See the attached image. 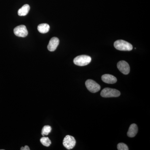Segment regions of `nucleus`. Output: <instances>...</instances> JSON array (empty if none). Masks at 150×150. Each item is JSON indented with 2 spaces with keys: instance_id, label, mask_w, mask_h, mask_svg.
I'll use <instances>...</instances> for the list:
<instances>
[{
  "instance_id": "obj_11",
  "label": "nucleus",
  "mask_w": 150,
  "mask_h": 150,
  "mask_svg": "<svg viewBox=\"0 0 150 150\" xmlns=\"http://www.w3.org/2000/svg\"><path fill=\"white\" fill-rule=\"evenodd\" d=\"M30 7L29 5L25 4L21 8L18 10V14L20 16H25L28 14L29 12Z\"/></svg>"
},
{
  "instance_id": "obj_10",
  "label": "nucleus",
  "mask_w": 150,
  "mask_h": 150,
  "mask_svg": "<svg viewBox=\"0 0 150 150\" xmlns=\"http://www.w3.org/2000/svg\"><path fill=\"white\" fill-rule=\"evenodd\" d=\"M138 131V126L137 124H131L129 127V131L127 133V136L130 138L135 137Z\"/></svg>"
},
{
  "instance_id": "obj_7",
  "label": "nucleus",
  "mask_w": 150,
  "mask_h": 150,
  "mask_svg": "<svg viewBox=\"0 0 150 150\" xmlns=\"http://www.w3.org/2000/svg\"><path fill=\"white\" fill-rule=\"evenodd\" d=\"M117 68L123 74L127 75L130 72V68L127 62L121 61L117 64Z\"/></svg>"
},
{
  "instance_id": "obj_3",
  "label": "nucleus",
  "mask_w": 150,
  "mask_h": 150,
  "mask_svg": "<svg viewBox=\"0 0 150 150\" xmlns=\"http://www.w3.org/2000/svg\"><path fill=\"white\" fill-rule=\"evenodd\" d=\"M120 91L115 89L106 88L103 89L100 93V95L103 97L111 98L117 97L120 96Z\"/></svg>"
},
{
  "instance_id": "obj_4",
  "label": "nucleus",
  "mask_w": 150,
  "mask_h": 150,
  "mask_svg": "<svg viewBox=\"0 0 150 150\" xmlns=\"http://www.w3.org/2000/svg\"><path fill=\"white\" fill-rule=\"evenodd\" d=\"M86 86L88 90L91 93H96L100 89V86L96 82L91 79L88 80L86 82Z\"/></svg>"
},
{
  "instance_id": "obj_6",
  "label": "nucleus",
  "mask_w": 150,
  "mask_h": 150,
  "mask_svg": "<svg viewBox=\"0 0 150 150\" xmlns=\"http://www.w3.org/2000/svg\"><path fill=\"white\" fill-rule=\"evenodd\" d=\"M13 32L16 35L20 37H25L28 34L26 26L23 25L16 27L14 29Z\"/></svg>"
},
{
  "instance_id": "obj_2",
  "label": "nucleus",
  "mask_w": 150,
  "mask_h": 150,
  "mask_svg": "<svg viewBox=\"0 0 150 150\" xmlns=\"http://www.w3.org/2000/svg\"><path fill=\"white\" fill-rule=\"evenodd\" d=\"M91 61V57L86 55H81L77 56L74 60V64L75 65L81 67L88 65Z\"/></svg>"
},
{
  "instance_id": "obj_12",
  "label": "nucleus",
  "mask_w": 150,
  "mask_h": 150,
  "mask_svg": "<svg viewBox=\"0 0 150 150\" xmlns=\"http://www.w3.org/2000/svg\"><path fill=\"white\" fill-rule=\"evenodd\" d=\"M50 29V26L47 23H42L38 26V31L41 33H46L48 32Z\"/></svg>"
},
{
  "instance_id": "obj_16",
  "label": "nucleus",
  "mask_w": 150,
  "mask_h": 150,
  "mask_svg": "<svg viewBox=\"0 0 150 150\" xmlns=\"http://www.w3.org/2000/svg\"><path fill=\"white\" fill-rule=\"evenodd\" d=\"M21 150H30V148L28 146H25L24 147H21Z\"/></svg>"
},
{
  "instance_id": "obj_9",
  "label": "nucleus",
  "mask_w": 150,
  "mask_h": 150,
  "mask_svg": "<svg viewBox=\"0 0 150 150\" xmlns=\"http://www.w3.org/2000/svg\"><path fill=\"white\" fill-rule=\"evenodd\" d=\"M101 79L104 82L108 84L115 83L117 81V79L115 76L107 74L103 75Z\"/></svg>"
},
{
  "instance_id": "obj_14",
  "label": "nucleus",
  "mask_w": 150,
  "mask_h": 150,
  "mask_svg": "<svg viewBox=\"0 0 150 150\" xmlns=\"http://www.w3.org/2000/svg\"><path fill=\"white\" fill-rule=\"evenodd\" d=\"M51 130H52V129H51V126H48V125L44 126L42 130L41 134H42V136L48 135V134L51 132Z\"/></svg>"
},
{
  "instance_id": "obj_5",
  "label": "nucleus",
  "mask_w": 150,
  "mask_h": 150,
  "mask_svg": "<svg viewBox=\"0 0 150 150\" xmlns=\"http://www.w3.org/2000/svg\"><path fill=\"white\" fill-rule=\"evenodd\" d=\"M63 145L67 149L70 150L73 149L76 144L75 138L72 136L67 135L63 141Z\"/></svg>"
},
{
  "instance_id": "obj_1",
  "label": "nucleus",
  "mask_w": 150,
  "mask_h": 150,
  "mask_svg": "<svg viewBox=\"0 0 150 150\" xmlns=\"http://www.w3.org/2000/svg\"><path fill=\"white\" fill-rule=\"evenodd\" d=\"M114 46L116 49L119 51H130L133 49L132 44L124 40H116L114 42Z\"/></svg>"
},
{
  "instance_id": "obj_13",
  "label": "nucleus",
  "mask_w": 150,
  "mask_h": 150,
  "mask_svg": "<svg viewBox=\"0 0 150 150\" xmlns=\"http://www.w3.org/2000/svg\"><path fill=\"white\" fill-rule=\"evenodd\" d=\"M40 142L43 146L46 147L49 146L51 144V140L48 137H42L40 139Z\"/></svg>"
},
{
  "instance_id": "obj_15",
  "label": "nucleus",
  "mask_w": 150,
  "mask_h": 150,
  "mask_svg": "<svg viewBox=\"0 0 150 150\" xmlns=\"http://www.w3.org/2000/svg\"><path fill=\"white\" fill-rule=\"evenodd\" d=\"M117 149L118 150H129L128 146L124 143H119L117 146Z\"/></svg>"
},
{
  "instance_id": "obj_8",
  "label": "nucleus",
  "mask_w": 150,
  "mask_h": 150,
  "mask_svg": "<svg viewBox=\"0 0 150 150\" xmlns=\"http://www.w3.org/2000/svg\"><path fill=\"white\" fill-rule=\"evenodd\" d=\"M59 40L57 37H53L49 41L48 46V49L49 51H54L59 46Z\"/></svg>"
}]
</instances>
